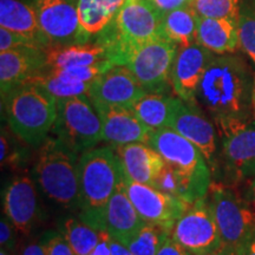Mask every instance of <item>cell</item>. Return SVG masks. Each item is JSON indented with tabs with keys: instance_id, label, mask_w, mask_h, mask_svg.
I'll return each instance as SVG.
<instances>
[{
	"instance_id": "cell-30",
	"label": "cell",
	"mask_w": 255,
	"mask_h": 255,
	"mask_svg": "<svg viewBox=\"0 0 255 255\" xmlns=\"http://www.w3.org/2000/svg\"><path fill=\"white\" fill-rule=\"evenodd\" d=\"M170 234V231L161 226L145 223L123 245L135 255H156Z\"/></svg>"
},
{
	"instance_id": "cell-18",
	"label": "cell",
	"mask_w": 255,
	"mask_h": 255,
	"mask_svg": "<svg viewBox=\"0 0 255 255\" xmlns=\"http://www.w3.org/2000/svg\"><path fill=\"white\" fill-rule=\"evenodd\" d=\"M49 68L46 49L21 46L0 52V87L1 96L31 81Z\"/></svg>"
},
{
	"instance_id": "cell-37",
	"label": "cell",
	"mask_w": 255,
	"mask_h": 255,
	"mask_svg": "<svg viewBox=\"0 0 255 255\" xmlns=\"http://www.w3.org/2000/svg\"><path fill=\"white\" fill-rule=\"evenodd\" d=\"M149 1L155 6V8L163 17L164 14L174 11V9L189 6L191 0H149Z\"/></svg>"
},
{
	"instance_id": "cell-24",
	"label": "cell",
	"mask_w": 255,
	"mask_h": 255,
	"mask_svg": "<svg viewBox=\"0 0 255 255\" xmlns=\"http://www.w3.org/2000/svg\"><path fill=\"white\" fill-rule=\"evenodd\" d=\"M197 43L215 55L234 52L239 47L238 20L199 17Z\"/></svg>"
},
{
	"instance_id": "cell-15",
	"label": "cell",
	"mask_w": 255,
	"mask_h": 255,
	"mask_svg": "<svg viewBox=\"0 0 255 255\" xmlns=\"http://www.w3.org/2000/svg\"><path fill=\"white\" fill-rule=\"evenodd\" d=\"M146 91L126 65H113L92 82L89 98L92 103L132 108Z\"/></svg>"
},
{
	"instance_id": "cell-43",
	"label": "cell",
	"mask_w": 255,
	"mask_h": 255,
	"mask_svg": "<svg viewBox=\"0 0 255 255\" xmlns=\"http://www.w3.org/2000/svg\"><path fill=\"white\" fill-rule=\"evenodd\" d=\"M246 186L244 188V191H242V196L246 199L250 205L255 209V178L253 180L247 181Z\"/></svg>"
},
{
	"instance_id": "cell-33",
	"label": "cell",
	"mask_w": 255,
	"mask_h": 255,
	"mask_svg": "<svg viewBox=\"0 0 255 255\" xmlns=\"http://www.w3.org/2000/svg\"><path fill=\"white\" fill-rule=\"evenodd\" d=\"M1 164L2 165H12L15 167L17 164H20L21 162H25L26 158V149H21L19 145H14V139H12L8 136V133L5 131L4 128H1Z\"/></svg>"
},
{
	"instance_id": "cell-46",
	"label": "cell",
	"mask_w": 255,
	"mask_h": 255,
	"mask_svg": "<svg viewBox=\"0 0 255 255\" xmlns=\"http://www.w3.org/2000/svg\"><path fill=\"white\" fill-rule=\"evenodd\" d=\"M0 255H9V252L6 250H2L1 248V251H0Z\"/></svg>"
},
{
	"instance_id": "cell-41",
	"label": "cell",
	"mask_w": 255,
	"mask_h": 255,
	"mask_svg": "<svg viewBox=\"0 0 255 255\" xmlns=\"http://www.w3.org/2000/svg\"><path fill=\"white\" fill-rule=\"evenodd\" d=\"M109 246L111 255H135L127 246H124L122 242L115 240L114 238L109 239Z\"/></svg>"
},
{
	"instance_id": "cell-11",
	"label": "cell",
	"mask_w": 255,
	"mask_h": 255,
	"mask_svg": "<svg viewBox=\"0 0 255 255\" xmlns=\"http://www.w3.org/2000/svg\"><path fill=\"white\" fill-rule=\"evenodd\" d=\"M170 237L194 255H203L222 247L208 196L197 200L187 209L175 223Z\"/></svg>"
},
{
	"instance_id": "cell-29",
	"label": "cell",
	"mask_w": 255,
	"mask_h": 255,
	"mask_svg": "<svg viewBox=\"0 0 255 255\" xmlns=\"http://www.w3.org/2000/svg\"><path fill=\"white\" fill-rule=\"evenodd\" d=\"M30 82L36 83L41 88L45 89L57 101L89 95L91 88V84H89V83L70 81V79L59 77V76L51 72L49 68L41 72L40 75H38L37 77L32 78Z\"/></svg>"
},
{
	"instance_id": "cell-23",
	"label": "cell",
	"mask_w": 255,
	"mask_h": 255,
	"mask_svg": "<svg viewBox=\"0 0 255 255\" xmlns=\"http://www.w3.org/2000/svg\"><path fill=\"white\" fill-rule=\"evenodd\" d=\"M46 55L49 68L52 69L94 66L104 63L113 64L108 50L96 39L83 44L50 46L46 49Z\"/></svg>"
},
{
	"instance_id": "cell-40",
	"label": "cell",
	"mask_w": 255,
	"mask_h": 255,
	"mask_svg": "<svg viewBox=\"0 0 255 255\" xmlns=\"http://www.w3.org/2000/svg\"><path fill=\"white\" fill-rule=\"evenodd\" d=\"M109 239L110 235L107 231L102 232V238L101 241L98 242V245L96 248L92 251L90 255H111L110 252V246H109Z\"/></svg>"
},
{
	"instance_id": "cell-22",
	"label": "cell",
	"mask_w": 255,
	"mask_h": 255,
	"mask_svg": "<svg viewBox=\"0 0 255 255\" xmlns=\"http://www.w3.org/2000/svg\"><path fill=\"white\" fill-rule=\"evenodd\" d=\"M0 27L23 34L44 49L50 47L30 0H0Z\"/></svg>"
},
{
	"instance_id": "cell-42",
	"label": "cell",
	"mask_w": 255,
	"mask_h": 255,
	"mask_svg": "<svg viewBox=\"0 0 255 255\" xmlns=\"http://www.w3.org/2000/svg\"><path fill=\"white\" fill-rule=\"evenodd\" d=\"M20 255H46L45 248L40 242H31L21 250Z\"/></svg>"
},
{
	"instance_id": "cell-38",
	"label": "cell",
	"mask_w": 255,
	"mask_h": 255,
	"mask_svg": "<svg viewBox=\"0 0 255 255\" xmlns=\"http://www.w3.org/2000/svg\"><path fill=\"white\" fill-rule=\"evenodd\" d=\"M156 255H194L190 253L189 251H187L186 248L181 246L180 244H177L173 238L169 237L167 240L164 241V244L162 245V247L159 248Z\"/></svg>"
},
{
	"instance_id": "cell-28",
	"label": "cell",
	"mask_w": 255,
	"mask_h": 255,
	"mask_svg": "<svg viewBox=\"0 0 255 255\" xmlns=\"http://www.w3.org/2000/svg\"><path fill=\"white\" fill-rule=\"evenodd\" d=\"M102 232L79 218L68 219L60 228V233L68 240L76 255H90L101 241Z\"/></svg>"
},
{
	"instance_id": "cell-4",
	"label": "cell",
	"mask_w": 255,
	"mask_h": 255,
	"mask_svg": "<svg viewBox=\"0 0 255 255\" xmlns=\"http://www.w3.org/2000/svg\"><path fill=\"white\" fill-rule=\"evenodd\" d=\"M161 37L162 14L155 6L149 0H126L114 20L94 39L105 46L113 64L124 65L133 50Z\"/></svg>"
},
{
	"instance_id": "cell-9",
	"label": "cell",
	"mask_w": 255,
	"mask_h": 255,
	"mask_svg": "<svg viewBox=\"0 0 255 255\" xmlns=\"http://www.w3.org/2000/svg\"><path fill=\"white\" fill-rule=\"evenodd\" d=\"M220 158L227 176L234 182L255 178V119L215 122Z\"/></svg>"
},
{
	"instance_id": "cell-19",
	"label": "cell",
	"mask_w": 255,
	"mask_h": 255,
	"mask_svg": "<svg viewBox=\"0 0 255 255\" xmlns=\"http://www.w3.org/2000/svg\"><path fill=\"white\" fill-rule=\"evenodd\" d=\"M4 214L18 232L28 234L39 214L37 189L28 176H18L6 187L2 194Z\"/></svg>"
},
{
	"instance_id": "cell-36",
	"label": "cell",
	"mask_w": 255,
	"mask_h": 255,
	"mask_svg": "<svg viewBox=\"0 0 255 255\" xmlns=\"http://www.w3.org/2000/svg\"><path fill=\"white\" fill-rule=\"evenodd\" d=\"M17 232L18 229L11 222L6 215H1L0 221V245L2 250L8 252L13 251L17 245Z\"/></svg>"
},
{
	"instance_id": "cell-26",
	"label": "cell",
	"mask_w": 255,
	"mask_h": 255,
	"mask_svg": "<svg viewBox=\"0 0 255 255\" xmlns=\"http://www.w3.org/2000/svg\"><path fill=\"white\" fill-rule=\"evenodd\" d=\"M180 98L170 97L165 94L146 92L131 109L139 120L152 131L170 128L175 110Z\"/></svg>"
},
{
	"instance_id": "cell-7",
	"label": "cell",
	"mask_w": 255,
	"mask_h": 255,
	"mask_svg": "<svg viewBox=\"0 0 255 255\" xmlns=\"http://www.w3.org/2000/svg\"><path fill=\"white\" fill-rule=\"evenodd\" d=\"M207 196L221 235L222 246L235 252L255 229V209L242 194L222 183L212 182Z\"/></svg>"
},
{
	"instance_id": "cell-44",
	"label": "cell",
	"mask_w": 255,
	"mask_h": 255,
	"mask_svg": "<svg viewBox=\"0 0 255 255\" xmlns=\"http://www.w3.org/2000/svg\"><path fill=\"white\" fill-rule=\"evenodd\" d=\"M203 255H237V254H235L234 251H232L227 247L222 246V247L218 248V250L212 251V252H209V253H206Z\"/></svg>"
},
{
	"instance_id": "cell-45",
	"label": "cell",
	"mask_w": 255,
	"mask_h": 255,
	"mask_svg": "<svg viewBox=\"0 0 255 255\" xmlns=\"http://www.w3.org/2000/svg\"><path fill=\"white\" fill-rule=\"evenodd\" d=\"M253 108H254V115H255V77H254V90H253Z\"/></svg>"
},
{
	"instance_id": "cell-31",
	"label": "cell",
	"mask_w": 255,
	"mask_h": 255,
	"mask_svg": "<svg viewBox=\"0 0 255 255\" xmlns=\"http://www.w3.org/2000/svg\"><path fill=\"white\" fill-rule=\"evenodd\" d=\"M191 8L199 17L238 20L239 0H191Z\"/></svg>"
},
{
	"instance_id": "cell-34",
	"label": "cell",
	"mask_w": 255,
	"mask_h": 255,
	"mask_svg": "<svg viewBox=\"0 0 255 255\" xmlns=\"http://www.w3.org/2000/svg\"><path fill=\"white\" fill-rule=\"evenodd\" d=\"M46 255H76L62 233H50L41 240Z\"/></svg>"
},
{
	"instance_id": "cell-20",
	"label": "cell",
	"mask_w": 255,
	"mask_h": 255,
	"mask_svg": "<svg viewBox=\"0 0 255 255\" xmlns=\"http://www.w3.org/2000/svg\"><path fill=\"white\" fill-rule=\"evenodd\" d=\"M114 148L123 165L124 174L129 180L155 186L165 162L151 145L145 143H130Z\"/></svg>"
},
{
	"instance_id": "cell-13",
	"label": "cell",
	"mask_w": 255,
	"mask_h": 255,
	"mask_svg": "<svg viewBox=\"0 0 255 255\" xmlns=\"http://www.w3.org/2000/svg\"><path fill=\"white\" fill-rule=\"evenodd\" d=\"M170 128L195 144L205 156L212 173L216 171L219 167L218 129L214 121L196 102H184L180 98Z\"/></svg>"
},
{
	"instance_id": "cell-3",
	"label": "cell",
	"mask_w": 255,
	"mask_h": 255,
	"mask_svg": "<svg viewBox=\"0 0 255 255\" xmlns=\"http://www.w3.org/2000/svg\"><path fill=\"white\" fill-rule=\"evenodd\" d=\"M11 132L28 145L39 148L52 132L57 100L33 82H25L1 96Z\"/></svg>"
},
{
	"instance_id": "cell-35",
	"label": "cell",
	"mask_w": 255,
	"mask_h": 255,
	"mask_svg": "<svg viewBox=\"0 0 255 255\" xmlns=\"http://www.w3.org/2000/svg\"><path fill=\"white\" fill-rule=\"evenodd\" d=\"M21 46H38L33 40L27 37L19 34L17 32L7 30L5 27H0V52L17 49ZM40 47V46H39Z\"/></svg>"
},
{
	"instance_id": "cell-12",
	"label": "cell",
	"mask_w": 255,
	"mask_h": 255,
	"mask_svg": "<svg viewBox=\"0 0 255 255\" xmlns=\"http://www.w3.org/2000/svg\"><path fill=\"white\" fill-rule=\"evenodd\" d=\"M50 46L88 43L78 19V0H30Z\"/></svg>"
},
{
	"instance_id": "cell-32",
	"label": "cell",
	"mask_w": 255,
	"mask_h": 255,
	"mask_svg": "<svg viewBox=\"0 0 255 255\" xmlns=\"http://www.w3.org/2000/svg\"><path fill=\"white\" fill-rule=\"evenodd\" d=\"M239 46L255 64V8L244 7L238 19Z\"/></svg>"
},
{
	"instance_id": "cell-6",
	"label": "cell",
	"mask_w": 255,
	"mask_h": 255,
	"mask_svg": "<svg viewBox=\"0 0 255 255\" xmlns=\"http://www.w3.org/2000/svg\"><path fill=\"white\" fill-rule=\"evenodd\" d=\"M51 133L78 154L103 141L101 117L88 95L57 101V120Z\"/></svg>"
},
{
	"instance_id": "cell-8",
	"label": "cell",
	"mask_w": 255,
	"mask_h": 255,
	"mask_svg": "<svg viewBox=\"0 0 255 255\" xmlns=\"http://www.w3.org/2000/svg\"><path fill=\"white\" fill-rule=\"evenodd\" d=\"M149 145L163 157L165 164L188 178L202 195L208 194L213 182L212 170L195 144L171 128H165L151 132Z\"/></svg>"
},
{
	"instance_id": "cell-1",
	"label": "cell",
	"mask_w": 255,
	"mask_h": 255,
	"mask_svg": "<svg viewBox=\"0 0 255 255\" xmlns=\"http://www.w3.org/2000/svg\"><path fill=\"white\" fill-rule=\"evenodd\" d=\"M254 77L244 59L218 55L207 66L195 94L196 104L215 122L255 119Z\"/></svg>"
},
{
	"instance_id": "cell-21",
	"label": "cell",
	"mask_w": 255,
	"mask_h": 255,
	"mask_svg": "<svg viewBox=\"0 0 255 255\" xmlns=\"http://www.w3.org/2000/svg\"><path fill=\"white\" fill-rule=\"evenodd\" d=\"M145 223L128 196L126 183L123 181L105 207L104 231L109 233L115 240L126 244Z\"/></svg>"
},
{
	"instance_id": "cell-2",
	"label": "cell",
	"mask_w": 255,
	"mask_h": 255,
	"mask_svg": "<svg viewBox=\"0 0 255 255\" xmlns=\"http://www.w3.org/2000/svg\"><path fill=\"white\" fill-rule=\"evenodd\" d=\"M78 218L104 231V212L108 202L123 183V165L114 146H100L82 152L78 161Z\"/></svg>"
},
{
	"instance_id": "cell-16",
	"label": "cell",
	"mask_w": 255,
	"mask_h": 255,
	"mask_svg": "<svg viewBox=\"0 0 255 255\" xmlns=\"http://www.w3.org/2000/svg\"><path fill=\"white\" fill-rule=\"evenodd\" d=\"M102 121V137L111 146L130 143L149 144L152 130L137 117L131 108L94 103Z\"/></svg>"
},
{
	"instance_id": "cell-39",
	"label": "cell",
	"mask_w": 255,
	"mask_h": 255,
	"mask_svg": "<svg viewBox=\"0 0 255 255\" xmlns=\"http://www.w3.org/2000/svg\"><path fill=\"white\" fill-rule=\"evenodd\" d=\"M237 255H255V229L252 231L247 238L239 245L235 250Z\"/></svg>"
},
{
	"instance_id": "cell-10",
	"label": "cell",
	"mask_w": 255,
	"mask_h": 255,
	"mask_svg": "<svg viewBox=\"0 0 255 255\" xmlns=\"http://www.w3.org/2000/svg\"><path fill=\"white\" fill-rule=\"evenodd\" d=\"M178 45L167 38H156L130 53L124 65L130 69L146 92L165 94Z\"/></svg>"
},
{
	"instance_id": "cell-25",
	"label": "cell",
	"mask_w": 255,
	"mask_h": 255,
	"mask_svg": "<svg viewBox=\"0 0 255 255\" xmlns=\"http://www.w3.org/2000/svg\"><path fill=\"white\" fill-rule=\"evenodd\" d=\"M126 0H78V19L85 40L101 34L114 20Z\"/></svg>"
},
{
	"instance_id": "cell-14",
	"label": "cell",
	"mask_w": 255,
	"mask_h": 255,
	"mask_svg": "<svg viewBox=\"0 0 255 255\" xmlns=\"http://www.w3.org/2000/svg\"><path fill=\"white\" fill-rule=\"evenodd\" d=\"M127 194L143 221L171 229L191 205L157 188L129 180L126 176Z\"/></svg>"
},
{
	"instance_id": "cell-17",
	"label": "cell",
	"mask_w": 255,
	"mask_h": 255,
	"mask_svg": "<svg viewBox=\"0 0 255 255\" xmlns=\"http://www.w3.org/2000/svg\"><path fill=\"white\" fill-rule=\"evenodd\" d=\"M214 55L197 41L178 46L170 75L171 87L178 98L184 102H195L197 87Z\"/></svg>"
},
{
	"instance_id": "cell-27",
	"label": "cell",
	"mask_w": 255,
	"mask_h": 255,
	"mask_svg": "<svg viewBox=\"0 0 255 255\" xmlns=\"http://www.w3.org/2000/svg\"><path fill=\"white\" fill-rule=\"evenodd\" d=\"M199 15L191 6L174 9L162 17L163 37L178 46H187L197 41Z\"/></svg>"
},
{
	"instance_id": "cell-5",
	"label": "cell",
	"mask_w": 255,
	"mask_h": 255,
	"mask_svg": "<svg viewBox=\"0 0 255 255\" xmlns=\"http://www.w3.org/2000/svg\"><path fill=\"white\" fill-rule=\"evenodd\" d=\"M78 152L56 136H49L38 148L34 175L45 195L66 208L79 207Z\"/></svg>"
}]
</instances>
